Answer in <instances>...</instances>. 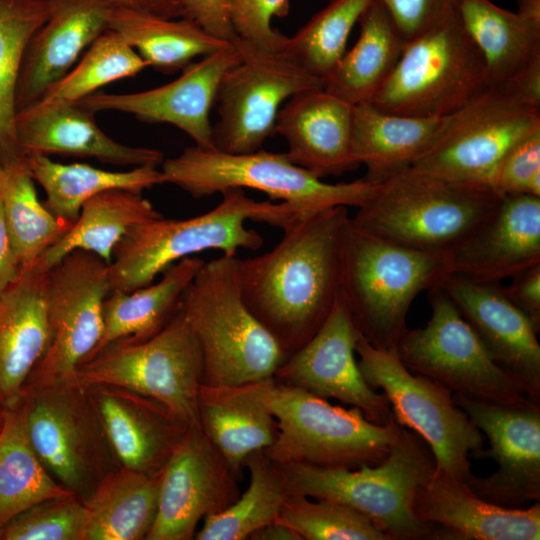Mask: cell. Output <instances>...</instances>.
I'll list each match as a JSON object with an SVG mask.
<instances>
[{"instance_id":"13","label":"cell","mask_w":540,"mask_h":540,"mask_svg":"<svg viewBox=\"0 0 540 540\" xmlns=\"http://www.w3.org/2000/svg\"><path fill=\"white\" fill-rule=\"evenodd\" d=\"M429 303L427 324L407 329L396 346L409 371L472 400L512 407L540 405L493 360L440 285L429 290Z\"/></svg>"},{"instance_id":"41","label":"cell","mask_w":540,"mask_h":540,"mask_svg":"<svg viewBox=\"0 0 540 540\" xmlns=\"http://www.w3.org/2000/svg\"><path fill=\"white\" fill-rule=\"evenodd\" d=\"M0 201L20 268L35 264L73 225L39 201L25 161L4 169Z\"/></svg>"},{"instance_id":"46","label":"cell","mask_w":540,"mask_h":540,"mask_svg":"<svg viewBox=\"0 0 540 540\" xmlns=\"http://www.w3.org/2000/svg\"><path fill=\"white\" fill-rule=\"evenodd\" d=\"M489 186L500 197L517 194L540 197V130L507 152L494 171Z\"/></svg>"},{"instance_id":"26","label":"cell","mask_w":540,"mask_h":540,"mask_svg":"<svg viewBox=\"0 0 540 540\" xmlns=\"http://www.w3.org/2000/svg\"><path fill=\"white\" fill-rule=\"evenodd\" d=\"M353 106L324 89L291 96L280 108L275 133L288 143L291 162L315 176H339L359 165L351 146Z\"/></svg>"},{"instance_id":"33","label":"cell","mask_w":540,"mask_h":540,"mask_svg":"<svg viewBox=\"0 0 540 540\" xmlns=\"http://www.w3.org/2000/svg\"><path fill=\"white\" fill-rule=\"evenodd\" d=\"M456 10L484 58L487 83H511L540 60V23L490 0H459Z\"/></svg>"},{"instance_id":"42","label":"cell","mask_w":540,"mask_h":540,"mask_svg":"<svg viewBox=\"0 0 540 540\" xmlns=\"http://www.w3.org/2000/svg\"><path fill=\"white\" fill-rule=\"evenodd\" d=\"M372 0H330L292 37H285L281 50L322 80L346 52L354 25Z\"/></svg>"},{"instance_id":"27","label":"cell","mask_w":540,"mask_h":540,"mask_svg":"<svg viewBox=\"0 0 540 540\" xmlns=\"http://www.w3.org/2000/svg\"><path fill=\"white\" fill-rule=\"evenodd\" d=\"M15 127L24 158L31 154H59L133 167L163 162L164 155L157 149L115 141L97 126L94 113L72 102L34 105L20 111Z\"/></svg>"},{"instance_id":"29","label":"cell","mask_w":540,"mask_h":540,"mask_svg":"<svg viewBox=\"0 0 540 540\" xmlns=\"http://www.w3.org/2000/svg\"><path fill=\"white\" fill-rule=\"evenodd\" d=\"M273 382L270 377L230 386L202 383L199 388L201 429L236 475L251 453L270 447L277 437L267 401Z\"/></svg>"},{"instance_id":"54","label":"cell","mask_w":540,"mask_h":540,"mask_svg":"<svg viewBox=\"0 0 540 540\" xmlns=\"http://www.w3.org/2000/svg\"><path fill=\"white\" fill-rule=\"evenodd\" d=\"M522 17L540 23V0H518V10Z\"/></svg>"},{"instance_id":"53","label":"cell","mask_w":540,"mask_h":540,"mask_svg":"<svg viewBox=\"0 0 540 540\" xmlns=\"http://www.w3.org/2000/svg\"><path fill=\"white\" fill-rule=\"evenodd\" d=\"M249 539L254 540H302L301 536L289 526L274 521L255 531Z\"/></svg>"},{"instance_id":"36","label":"cell","mask_w":540,"mask_h":540,"mask_svg":"<svg viewBox=\"0 0 540 540\" xmlns=\"http://www.w3.org/2000/svg\"><path fill=\"white\" fill-rule=\"evenodd\" d=\"M108 25L148 67L166 74L183 70L194 58L231 44L214 38L189 19L164 18L113 4Z\"/></svg>"},{"instance_id":"6","label":"cell","mask_w":540,"mask_h":540,"mask_svg":"<svg viewBox=\"0 0 540 540\" xmlns=\"http://www.w3.org/2000/svg\"><path fill=\"white\" fill-rule=\"evenodd\" d=\"M280 467L290 494L347 505L367 516L390 540L434 539L436 527L415 517L412 502L418 487L434 473L435 460L427 443L404 426L385 460L375 466Z\"/></svg>"},{"instance_id":"15","label":"cell","mask_w":540,"mask_h":540,"mask_svg":"<svg viewBox=\"0 0 540 540\" xmlns=\"http://www.w3.org/2000/svg\"><path fill=\"white\" fill-rule=\"evenodd\" d=\"M234 44L242 59L220 81L212 141L217 151L245 154L260 150L275 134L284 102L303 91L324 89V83L281 49L260 48L240 38Z\"/></svg>"},{"instance_id":"28","label":"cell","mask_w":540,"mask_h":540,"mask_svg":"<svg viewBox=\"0 0 540 540\" xmlns=\"http://www.w3.org/2000/svg\"><path fill=\"white\" fill-rule=\"evenodd\" d=\"M48 272L21 268L0 294V407H15L49 341Z\"/></svg>"},{"instance_id":"47","label":"cell","mask_w":540,"mask_h":540,"mask_svg":"<svg viewBox=\"0 0 540 540\" xmlns=\"http://www.w3.org/2000/svg\"><path fill=\"white\" fill-rule=\"evenodd\" d=\"M289 0H233L232 23L237 36L260 48L280 50L285 35L271 25L273 17H285Z\"/></svg>"},{"instance_id":"17","label":"cell","mask_w":540,"mask_h":540,"mask_svg":"<svg viewBox=\"0 0 540 540\" xmlns=\"http://www.w3.org/2000/svg\"><path fill=\"white\" fill-rule=\"evenodd\" d=\"M453 402L488 439L489 449L475 459H492L498 469L472 475L469 488L482 499L508 508H525L540 500V405L502 406L454 394Z\"/></svg>"},{"instance_id":"51","label":"cell","mask_w":540,"mask_h":540,"mask_svg":"<svg viewBox=\"0 0 540 540\" xmlns=\"http://www.w3.org/2000/svg\"><path fill=\"white\" fill-rule=\"evenodd\" d=\"M20 271L0 201V294L16 280Z\"/></svg>"},{"instance_id":"55","label":"cell","mask_w":540,"mask_h":540,"mask_svg":"<svg viewBox=\"0 0 540 540\" xmlns=\"http://www.w3.org/2000/svg\"><path fill=\"white\" fill-rule=\"evenodd\" d=\"M3 421H4V409L0 407V431L3 426Z\"/></svg>"},{"instance_id":"8","label":"cell","mask_w":540,"mask_h":540,"mask_svg":"<svg viewBox=\"0 0 540 540\" xmlns=\"http://www.w3.org/2000/svg\"><path fill=\"white\" fill-rule=\"evenodd\" d=\"M267 401L277 422L274 443L263 450L274 463L357 469L387 457L400 425L369 421L361 409L330 404L304 389L271 384Z\"/></svg>"},{"instance_id":"18","label":"cell","mask_w":540,"mask_h":540,"mask_svg":"<svg viewBox=\"0 0 540 540\" xmlns=\"http://www.w3.org/2000/svg\"><path fill=\"white\" fill-rule=\"evenodd\" d=\"M235 476L202 429L190 427L163 467L157 513L146 539H192L203 517L239 497Z\"/></svg>"},{"instance_id":"3","label":"cell","mask_w":540,"mask_h":540,"mask_svg":"<svg viewBox=\"0 0 540 540\" xmlns=\"http://www.w3.org/2000/svg\"><path fill=\"white\" fill-rule=\"evenodd\" d=\"M490 187L448 180L412 168L378 182L351 223L418 251L448 254L498 209Z\"/></svg>"},{"instance_id":"12","label":"cell","mask_w":540,"mask_h":540,"mask_svg":"<svg viewBox=\"0 0 540 540\" xmlns=\"http://www.w3.org/2000/svg\"><path fill=\"white\" fill-rule=\"evenodd\" d=\"M540 130V105L511 84L486 83L448 115L429 149L410 168L452 181L489 186L507 152Z\"/></svg>"},{"instance_id":"25","label":"cell","mask_w":540,"mask_h":540,"mask_svg":"<svg viewBox=\"0 0 540 540\" xmlns=\"http://www.w3.org/2000/svg\"><path fill=\"white\" fill-rule=\"evenodd\" d=\"M86 389L120 466L160 471L190 428L147 396L110 385Z\"/></svg>"},{"instance_id":"19","label":"cell","mask_w":540,"mask_h":540,"mask_svg":"<svg viewBox=\"0 0 540 540\" xmlns=\"http://www.w3.org/2000/svg\"><path fill=\"white\" fill-rule=\"evenodd\" d=\"M358 334L339 296L320 329L274 375L286 385L358 407L369 421L385 425L394 416L385 395L369 387L360 373L355 358Z\"/></svg>"},{"instance_id":"2","label":"cell","mask_w":540,"mask_h":540,"mask_svg":"<svg viewBox=\"0 0 540 540\" xmlns=\"http://www.w3.org/2000/svg\"><path fill=\"white\" fill-rule=\"evenodd\" d=\"M221 194L220 203L203 214L188 219L161 216L133 227L115 246L108 264L110 292L145 287L172 264L204 250L236 256L239 249H260L264 239L246 227L248 220L284 230L307 215L284 202L255 201L240 188Z\"/></svg>"},{"instance_id":"50","label":"cell","mask_w":540,"mask_h":540,"mask_svg":"<svg viewBox=\"0 0 540 540\" xmlns=\"http://www.w3.org/2000/svg\"><path fill=\"white\" fill-rule=\"evenodd\" d=\"M505 296L540 331V263L512 277L511 283L502 287Z\"/></svg>"},{"instance_id":"44","label":"cell","mask_w":540,"mask_h":540,"mask_svg":"<svg viewBox=\"0 0 540 540\" xmlns=\"http://www.w3.org/2000/svg\"><path fill=\"white\" fill-rule=\"evenodd\" d=\"M276 521L307 540H390L367 516L327 499L290 494Z\"/></svg>"},{"instance_id":"45","label":"cell","mask_w":540,"mask_h":540,"mask_svg":"<svg viewBox=\"0 0 540 540\" xmlns=\"http://www.w3.org/2000/svg\"><path fill=\"white\" fill-rule=\"evenodd\" d=\"M84 500L75 494L41 501L11 519L0 540H81Z\"/></svg>"},{"instance_id":"22","label":"cell","mask_w":540,"mask_h":540,"mask_svg":"<svg viewBox=\"0 0 540 540\" xmlns=\"http://www.w3.org/2000/svg\"><path fill=\"white\" fill-rule=\"evenodd\" d=\"M415 517L436 526L434 539L539 540L540 503L508 508L475 494L466 482L434 470L415 492Z\"/></svg>"},{"instance_id":"35","label":"cell","mask_w":540,"mask_h":540,"mask_svg":"<svg viewBox=\"0 0 540 540\" xmlns=\"http://www.w3.org/2000/svg\"><path fill=\"white\" fill-rule=\"evenodd\" d=\"M161 216L141 193L125 189L100 192L82 205L72 227L35 265L49 271L75 250L91 252L109 264L115 246L133 227Z\"/></svg>"},{"instance_id":"49","label":"cell","mask_w":540,"mask_h":540,"mask_svg":"<svg viewBox=\"0 0 540 540\" xmlns=\"http://www.w3.org/2000/svg\"><path fill=\"white\" fill-rule=\"evenodd\" d=\"M233 0H181V17L198 24L209 35L234 44L239 40L232 23Z\"/></svg>"},{"instance_id":"14","label":"cell","mask_w":540,"mask_h":540,"mask_svg":"<svg viewBox=\"0 0 540 540\" xmlns=\"http://www.w3.org/2000/svg\"><path fill=\"white\" fill-rule=\"evenodd\" d=\"M359 333V332H358ZM360 373L372 389H381L395 420L429 446L435 470L466 482L473 474L469 457L484 448L485 436L453 402L452 391L409 371L395 351L355 342Z\"/></svg>"},{"instance_id":"31","label":"cell","mask_w":540,"mask_h":540,"mask_svg":"<svg viewBox=\"0 0 540 540\" xmlns=\"http://www.w3.org/2000/svg\"><path fill=\"white\" fill-rule=\"evenodd\" d=\"M162 473L123 466L109 473L84 499L81 540L146 539L157 513Z\"/></svg>"},{"instance_id":"16","label":"cell","mask_w":540,"mask_h":540,"mask_svg":"<svg viewBox=\"0 0 540 540\" xmlns=\"http://www.w3.org/2000/svg\"><path fill=\"white\" fill-rule=\"evenodd\" d=\"M109 292L108 263L91 252L75 250L49 270V341L24 387L75 381L77 367L102 335V307Z\"/></svg>"},{"instance_id":"37","label":"cell","mask_w":540,"mask_h":540,"mask_svg":"<svg viewBox=\"0 0 540 540\" xmlns=\"http://www.w3.org/2000/svg\"><path fill=\"white\" fill-rule=\"evenodd\" d=\"M25 163L34 182L46 193L44 205L55 216L71 223L77 219L82 205L100 192L125 189L142 193L163 184L160 169L152 165L107 171L85 163H58L42 154L26 156Z\"/></svg>"},{"instance_id":"20","label":"cell","mask_w":540,"mask_h":540,"mask_svg":"<svg viewBox=\"0 0 540 540\" xmlns=\"http://www.w3.org/2000/svg\"><path fill=\"white\" fill-rule=\"evenodd\" d=\"M242 59L236 44L190 63L180 77L165 85L135 93H93L73 102L92 112L118 111L148 123L176 126L204 149H214L210 110L224 74Z\"/></svg>"},{"instance_id":"5","label":"cell","mask_w":540,"mask_h":540,"mask_svg":"<svg viewBox=\"0 0 540 540\" xmlns=\"http://www.w3.org/2000/svg\"><path fill=\"white\" fill-rule=\"evenodd\" d=\"M180 306L202 353L203 384L230 386L273 377L285 358L272 333L245 304L239 258L205 262Z\"/></svg>"},{"instance_id":"43","label":"cell","mask_w":540,"mask_h":540,"mask_svg":"<svg viewBox=\"0 0 540 540\" xmlns=\"http://www.w3.org/2000/svg\"><path fill=\"white\" fill-rule=\"evenodd\" d=\"M147 63L119 34L107 30L88 48L76 65L44 94L35 105L76 102L113 81L133 77Z\"/></svg>"},{"instance_id":"9","label":"cell","mask_w":540,"mask_h":540,"mask_svg":"<svg viewBox=\"0 0 540 540\" xmlns=\"http://www.w3.org/2000/svg\"><path fill=\"white\" fill-rule=\"evenodd\" d=\"M82 387L110 385L152 398L188 427L201 428L198 393L203 361L198 341L181 306L154 335L117 341L76 370Z\"/></svg>"},{"instance_id":"30","label":"cell","mask_w":540,"mask_h":540,"mask_svg":"<svg viewBox=\"0 0 540 540\" xmlns=\"http://www.w3.org/2000/svg\"><path fill=\"white\" fill-rule=\"evenodd\" d=\"M446 118L396 115L371 103L353 106L352 154L366 168L364 179L378 183L411 167L435 141Z\"/></svg>"},{"instance_id":"11","label":"cell","mask_w":540,"mask_h":540,"mask_svg":"<svg viewBox=\"0 0 540 540\" xmlns=\"http://www.w3.org/2000/svg\"><path fill=\"white\" fill-rule=\"evenodd\" d=\"M17 405L45 469L81 499L120 466L87 389L76 381L24 387Z\"/></svg>"},{"instance_id":"52","label":"cell","mask_w":540,"mask_h":540,"mask_svg":"<svg viewBox=\"0 0 540 540\" xmlns=\"http://www.w3.org/2000/svg\"><path fill=\"white\" fill-rule=\"evenodd\" d=\"M113 5L164 18H181V0H109Z\"/></svg>"},{"instance_id":"7","label":"cell","mask_w":540,"mask_h":540,"mask_svg":"<svg viewBox=\"0 0 540 540\" xmlns=\"http://www.w3.org/2000/svg\"><path fill=\"white\" fill-rule=\"evenodd\" d=\"M163 183L175 185L194 198L227 189L261 191L305 214L335 206L360 207L374 193L377 183L364 178L331 184L294 164L286 154L257 150L230 154L198 146L184 149L162 162Z\"/></svg>"},{"instance_id":"34","label":"cell","mask_w":540,"mask_h":540,"mask_svg":"<svg viewBox=\"0 0 540 540\" xmlns=\"http://www.w3.org/2000/svg\"><path fill=\"white\" fill-rule=\"evenodd\" d=\"M360 35L323 79L324 90L352 106L371 103L405 47L383 6L372 0L359 21Z\"/></svg>"},{"instance_id":"56","label":"cell","mask_w":540,"mask_h":540,"mask_svg":"<svg viewBox=\"0 0 540 540\" xmlns=\"http://www.w3.org/2000/svg\"><path fill=\"white\" fill-rule=\"evenodd\" d=\"M3 175H4V168H3L2 163L0 161V179L3 177Z\"/></svg>"},{"instance_id":"48","label":"cell","mask_w":540,"mask_h":540,"mask_svg":"<svg viewBox=\"0 0 540 540\" xmlns=\"http://www.w3.org/2000/svg\"><path fill=\"white\" fill-rule=\"evenodd\" d=\"M389 15L404 45L439 24L459 0H377Z\"/></svg>"},{"instance_id":"32","label":"cell","mask_w":540,"mask_h":540,"mask_svg":"<svg viewBox=\"0 0 540 540\" xmlns=\"http://www.w3.org/2000/svg\"><path fill=\"white\" fill-rule=\"evenodd\" d=\"M204 263L201 258L186 257L163 271L155 284L130 292H109L102 307V335L86 360L117 341H142L157 333L174 315Z\"/></svg>"},{"instance_id":"24","label":"cell","mask_w":540,"mask_h":540,"mask_svg":"<svg viewBox=\"0 0 540 540\" xmlns=\"http://www.w3.org/2000/svg\"><path fill=\"white\" fill-rule=\"evenodd\" d=\"M451 274L499 283L540 263V197L503 196L496 212L447 254Z\"/></svg>"},{"instance_id":"21","label":"cell","mask_w":540,"mask_h":540,"mask_svg":"<svg viewBox=\"0 0 540 540\" xmlns=\"http://www.w3.org/2000/svg\"><path fill=\"white\" fill-rule=\"evenodd\" d=\"M440 287L493 360L514 376L528 396L540 404L538 332L527 316L505 296L502 286L450 274Z\"/></svg>"},{"instance_id":"4","label":"cell","mask_w":540,"mask_h":540,"mask_svg":"<svg viewBox=\"0 0 540 540\" xmlns=\"http://www.w3.org/2000/svg\"><path fill=\"white\" fill-rule=\"evenodd\" d=\"M451 274L447 254L407 248L346 226L339 296L359 334L373 347L395 351L408 329L413 300Z\"/></svg>"},{"instance_id":"38","label":"cell","mask_w":540,"mask_h":540,"mask_svg":"<svg viewBox=\"0 0 540 540\" xmlns=\"http://www.w3.org/2000/svg\"><path fill=\"white\" fill-rule=\"evenodd\" d=\"M52 0H0V161H25L16 137L15 95L24 52L52 11Z\"/></svg>"},{"instance_id":"1","label":"cell","mask_w":540,"mask_h":540,"mask_svg":"<svg viewBox=\"0 0 540 540\" xmlns=\"http://www.w3.org/2000/svg\"><path fill=\"white\" fill-rule=\"evenodd\" d=\"M349 218L345 206L304 215L282 230L271 250L239 259L243 300L285 357L315 335L339 297L341 248Z\"/></svg>"},{"instance_id":"10","label":"cell","mask_w":540,"mask_h":540,"mask_svg":"<svg viewBox=\"0 0 540 540\" xmlns=\"http://www.w3.org/2000/svg\"><path fill=\"white\" fill-rule=\"evenodd\" d=\"M486 83L484 58L455 9L405 45L371 104L396 115L446 117Z\"/></svg>"},{"instance_id":"40","label":"cell","mask_w":540,"mask_h":540,"mask_svg":"<svg viewBox=\"0 0 540 540\" xmlns=\"http://www.w3.org/2000/svg\"><path fill=\"white\" fill-rule=\"evenodd\" d=\"M250 471L247 490L223 511L205 517L195 533L198 540H242L276 521L290 495L281 467L263 450L251 453L245 460Z\"/></svg>"},{"instance_id":"39","label":"cell","mask_w":540,"mask_h":540,"mask_svg":"<svg viewBox=\"0 0 540 540\" xmlns=\"http://www.w3.org/2000/svg\"><path fill=\"white\" fill-rule=\"evenodd\" d=\"M71 494L51 476L38 458L27 436L18 405L5 409L0 431V531L29 507Z\"/></svg>"},{"instance_id":"23","label":"cell","mask_w":540,"mask_h":540,"mask_svg":"<svg viewBox=\"0 0 540 540\" xmlns=\"http://www.w3.org/2000/svg\"><path fill=\"white\" fill-rule=\"evenodd\" d=\"M52 11L28 42L17 81V113L38 103L78 56L109 30V0H52Z\"/></svg>"}]
</instances>
